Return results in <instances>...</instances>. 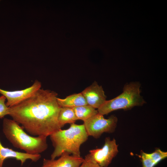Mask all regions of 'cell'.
<instances>
[{"instance_id": "2", "label": "cell", "mask_w": 167, "mask_h": 167, "mask_svg": "<svg viewBox=\"0 0 167 167\" xmlns=\"http://www.w3.org/2000/svg\"><path fill=\"white\" fill-rule=\"evenodd\" d=\"M54 148L51 155V159L60 156L64 152L80 156L81 145L88 139V135L83 124L73 123L67 129H61L49 135Z\"/></svg>"}, {"instance_id": "7", "label": "cell", "mask_w": 167, "mask_h": 167, "mask_svg": "<svg viewBox=\"0 0 167 167\" xmlns=\"http://www.w3.org/2000/svg\"><path fill=\"white\" fill-rule=\"evenodd\" d=\"M41 84L38 80L35 81L32 85L24 89L8 91L0 88V94L5 97L7 99L6 103L9 107L16 105L32 95L41 88Z\"/></svg>"}, {"instance_id": "16", "label": "cell", "mask_w": 167, "mask_h": 167, "mask_svg": "<svg viewBox=\"0 0 167 167\" xmlns=\"http://www.w3.org/2000/svg\"><path fill=\"white\" fill-rule=\"evenodd\" d=\"M6 98L4 96H0V118H3L6 115L9 114L10 107L5 103Z\"/></svg>"}, {"instance_id": "6", "label": "cell", "mask_w": 167, "mask_h": 167, "mask_svg": "<svg viewBox=\"0 0 167 167\" xmlns=\"http://www.w3.org/2000/svg\"><path fill=\"white\" fill-rule=\"evenodd\" d=\"M118 145L115 139L106 137L103 146L101 148L91 150L89 154L94 160L102 167H108L118 152Z\"/></svg>"}, {"instance_id": "12", "label": "cell", "mask_w": 167, "mask_h": 167, "mask_svg": "<svg viewBox=\"0 0 167 167\" xmlns=\"http://www.w3.org/2000/svg\"><path fill=\"white\" fill-rule=\"evenodd\" d=\"M58 123L62 128L65 124L75 123L77 119L72 108L61 107L58 117Z\"/></svg>"}, {"instance_id": "8", "label": "cell", "mask_w": 167, "mask_h": 167, "mask_svg": "<svg viewBox=\"0 0 167 167\" xmlns=\"http://www.w3.org/2000/svg\"><path fill=\"white\" fill-rule=\"evenodd\" d=\"M88 105L95 109H98L106 101V96L101 86L96 81L86 88L81 92Z\"/></svg>"}, {"instance_id": "9", "label": "cell", "mask_w": 167, "mask_h": 167, "mask_svg": "<svg viewBox=\"0 0 167 167\" xmlns=\"http://www.w3.org/2000/svg\"><path fill=\"white\" fill-rule=\"evenodd\" d=\"M58 159H44L41 167H79L84 160L81 156L72 155L63 152Z\"/></svg>"}, {"instance_id": "15", "label": "cell", "mask_w": 167, "mask_h": 167, "mask_svg": "<svg viewBox=\"0 0 167 167\" xmlns=\"http://www.w3.org/2000/svg\"><path fill=\"white\" fill-rule=\"evenodd\" d=\"M149 155L157 164L167 157V152L159 148H156L154 152L149 153Z\"/></svg>"}, {"instance_id": "3", "label": "cell", "mask_w": 167, "mask_h": 167, "mask_svg": "<svg viewBox=\"0 0 167 167\" xmlns=\"http://www.w3.org/2000/svg\"><path fill=\"white\" fill-rule=\"evenodd\" d=\"M2 131L6 139L14 147L24 150L27 153L40 154L48 148L47 137L29 135L13 119L4 118Z\"/></svg>"}, {"instance_id": "13", "label": "cell", "mask_w": 167, "mask_h": 167, "mask_svg": "<svg viewBox=\"0 0 167 167\" xmlns=\"http://www.w3.org/2000/svg\"><path fill=\"white\" fill-rule=\"evenodd\" d=\"M77 120L84 122L98 113L97 110L88 105L73 108Z\"/></svg>"}, {"instance_id": "11", "label": "cell", "mask_w": 167, "mask_h": 167, "mask_svg": "<svg viewBox=\"0 0 167 167\" xmlns=\"http://www.w3.org/2000/svg\"><path fill=\"white\" fill-rule=\"evenodd\" d=\"M57 101L61 107L73 108L88 105L85 99L81 92L69 95L64 99L57 97Z\"/></svg>"}, {"instance_id": "5", "label": "cell", "mask_w": 167, "mask_h": 167, "mask_svg": "<svg viewBox=\"0 0 167 167\" xmlns=\"http://www.w3.org/2000/svg\"><path fill=\"white\" fill-rule=\"evenodd\" d=\"M117 122L118 118L114 115H112L106 119L104 115L98 113L84 122L83 124L88 136L98 139L104 133H113L116 128Z\"/></svg>"}, {"instance_id": "17", "label": "cell", "mask_w": 167, "mask_h": 167, "mask_svg": "<svg viewBox=\"0 0 167 167\" xmlns=\"http://www.w3.org/2000/svg\"><path fill=\"white\" fill-rule=\"evenodd\" d=\"M79 167H102L96 163L89 153L85 156L84 160Z\"/></svg>"}, {"instance_id": "14", "label": "cell", "mask_w": 167, "mask_h": 167, "mask_svg": "<svg viewBox=\"0 0 167 167\" xmlns=\"http://www.w3.org/2000/svg\"><path fill=\"white\" fill-rule=\"evenodd\" d=\"M142 167H154L157 163L150 156L149 153L141 151L140 155Z\"/></svg>"}, {"instance_id": "1", "label": "cell", "mask_w": 167, "mask_h": 167, "mask_svg": "<svg viewBox=\"0 0 167 167\" xmlns=\"http://www.w3.org/2000/svg\"><path fill=\"white\" fill-rule=\"evenodd\" d=\"M58 94L40 89L19 104L10 107L9 115L30 134L49 136L61 128L58 120L61 108Z\"/></svg>"}, {"instance_id": "10", "label": "cell", "mask_w": 167, "mask_h": 167, "mask_svg": "<svg viewBox=\"0 0 167 167\" xmlns=\"http://www.w3.org/2000/svg\"><path fill=\"white\" fill-rule=\"evenodd\" d=\"M41 154L32 155L15 151L4 147L0 140V167H2L4 160L8 158H13L19 161L23 165L28 159L36 162L41 157Z\"/></svg>"}, {"instance_id": "18", "label": "cell", "mask_w": 167, "mask_h": 167, "mask_svg": "<svg viewBox=\"0 0 167 167\" xmlns=\"http://www.w3.org/2000/svg\"></svg>"}, {"instance_id": "4", "label": "cell", "mask_w": 167, "mask_h": 167, "mask_svg": "<svg viewBox=\"0 0 167 167\" xmlns=\"http://www.w3.org/2000/svg\"><path fill=\"white\" fill-rule=\"evenodd\" d=\"M140 87L138 82L126 84L123 92L116 97L106 101L97 109L98 113L104 115L118 109L128 110L143 105L145 102L140 95Z\"/></svg>"}]
</instances>
